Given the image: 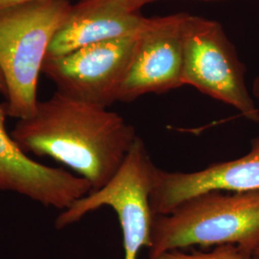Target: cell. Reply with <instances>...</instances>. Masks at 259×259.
<instances>
[{"label":"cell","instance_id":"cell-8","mask_svg":"<svg viewBox=\"0 0 259 259\" xmlns=\"http://www.w3.org/2000/svg\"><path fill=\"white\" fill-rule=\"evenodd\" d=\"M7 103L0 104V190L62 211L92 191L90 183L63 168L47 166L19 148L6 128Z\"/></svg>","mask_w":259,"mask_h":259},{"label":"cell","instance_id":"cell-4","mask_svg":"<svg viewBox=\"0 0 259 259\" xmlns=\"http://www.w3.org/2000/svg\"><path fill=\"white\" fill-rule=\"evenodd\" d=\"M156 168L145 143L138 137L111 181L63 210L56 219V228L64 229L89 213L109 206L120 223L124 259H138L141 250L149 249L151 245L156 216L151 205V193Z\"/></svg>","mask_w":259,"mask_h":259},{"label":"cell","instance_id":"cell-11","mask_svg":"<svg viewBox=\"0 0 259 259\" xmlns=\"http://www.w3.org/2000/svg\"><path fill=\"white\" fill-rule=\"evenodd\" d=\"M156 259H255L252 252L240 246L226 244L214 247L209 251L192 250L185 252L182 250H169Z\"/></svg>","mask_w":259,"mask_h":259},{"label":"cell","instance_id":"cell-15","mask_svg":"<svg viewBox=\"0 0 259 259\" xmlns=\"http://www.w3.org/2000/svg\"><path fill=\"white\" fill-rule=\"evenodd\" d=\"M252 254H253V256H254V258L259 259V245L253 250V252H252Z\"/></svg>","mask_w":259,"mask_h":259},{"label":"cell","instance_id":"cell-1","mask_svg":"<svg viewBox=\"0 0 259 259\" xmlns=\"http://www.w3.org/2000/svg\"><path fill=\"white\" fill-rule=\"evenodd\" d=\"M11 136L26 154L51 157L96 191L119 170L138 135L120 114L56 92L19 119Z\"/></svg>","mask_w":259,"mask_h":259},{"label":"cell","instance_id":"cell-3","mask_svg":"<svg viewBox=\"0 0 259 259\" xmlns=\"http://www.w3.org/2000/svg\"><path fill=\"white\" fill-rule=\"evenodd\" d=\"M71 7L69 0H36L0 10V70L11 117L27 118L36 110L48 48Z\"/></svg>","mask_w":259,"mask_h":259},{"label":"cell","instance_id":"cell-13","mask_svg":"<svg viewBox=\"0 0 259 259\" xmlns=\"http://www.w3.org/2000/svg\"><path fill=\"white\" fill-rule=\"evenodd\" d=\"M251 94L252 96L259 99V75L253 80V83L251 85Z\"/></svg>","mask_w":259,"mask_h":259},{"label":"cell","instance_id":"cell-12","mask_svg":"<svg viewBox=\"0 0 259 259\" xmlns=\"http://www.w3.org/2000/svg\"><path fill=\"white\" fill-rule=\"evenodd\" d=\"M31 1H36V0H0V10L5 9L15 5H19V4L27 3Z\"/></svg>","mask_w":259,"mask_h":259},{"label":"cell","instance_id":"cell-16","mask_svg":"<svg viewBox=\"0 0 259 259\" xmlns=\"http://www.w3.org/2000/svg\"><path fill=\"white\" fill-rule=\"evenodd\" d=\"M139 1L144 6L145 4H148V3H151V2H155V1H158V0H139Z\"/></svg>","mask_w":259,"mask_h":259},{"label":"cell","instance_id":"cell-7","mask_svg":"<svg viewBox=\"0 0 259 259\" xmlns=\"http://www.w3.org/2000/svg\"><path fill=\"white\" fill-rule=\"evenodd\" d=\"M187 16L186 13H179L145 18L117 101L134 102L143 95L167 93L184 85V36Z\"/></svg>","mask_w":259,"mask_h":259},{"label":"cell","instance_id":"cell-9","mask_svg":"<svg viewBox=\"0 0 259 259\" xmlns=\"http://www.w3.org/2000/svg\"><path fill=\"white\" fill-rule=\"evenodd\" d=\"M211 190H259V137L251 139L250 152L245 156L198 171L170 172L157 167L151 193L153 212L168 214L186 200Z\"/></svg>","mask_w":259,"mask_h":259},{"label":"cell","instance_id":"cell-14","mask_svg":"<svg viewBox=\"0 0 259 259\" xmlns=\"http://www.w3.org/2000/svg\"><path fill=\"white\" fill-rule=\"evenodd\" d=\"M0 93L5 96L7 95V87H6V83H5V80H4V77H3L1 70H0Z\"/></svg>","mask_w":259,"mask_h":259},{"label":"cell","instance_id":"cell-2","mask_svg":"<svg viewBox=\"0 0 259 259\" xmlns=\"http://www.w3.org/2000/svg\"><path fill=\"white\" fill-rule=\"evenodd\" d=\"M226 244L253 252L259 245V190H211L196 195L168 214L156 215L149 259L169 250Z\"/></svg>","mask_w":259,"mask_h":259},{"label":"cell","instance_id":"cell-10","mask_svg":"<svg viewBox=\"0 0 259 259\" xmlns=\"http://www.w3.org/2000/svg\"><path fill=\"white\" fill-rule=\"evenodd\" d=\"M139 0H80L52 38L47 57L106 40L138 36L145 18Z\"/></svg>","mask_w":259,"mask_h":259},{"label":"cell","instance_id":"cell-5","mask_svg":"<svg viewBox=\"0 0 259 259\" xmlns=\"http://www.w3.org/2000/svg\"><path fill=\"white\" fill-rule=\"evenodd\" d=\"M246 66L222 25L188 14L184 36L183 83L232 106L246 119L259 123V110L249 92Z\"/></svg>","mask_w":259,"mask_h":259},{"label":"cell","instance_id":"cell-6","mask_svg":"<svg viewBox=\"0 0 259 259\" xmlns=\"http://www.w3.org/2000/svg\"><path fill=\"white\" fill-rule=\"evenodd\" d=\"M137 37L106 40L47 57L41 73L55 83L58 93L108 109L117 102L135 55Z\"/></svg>","mask_w":259,"mask_h":259}]
</instances>
